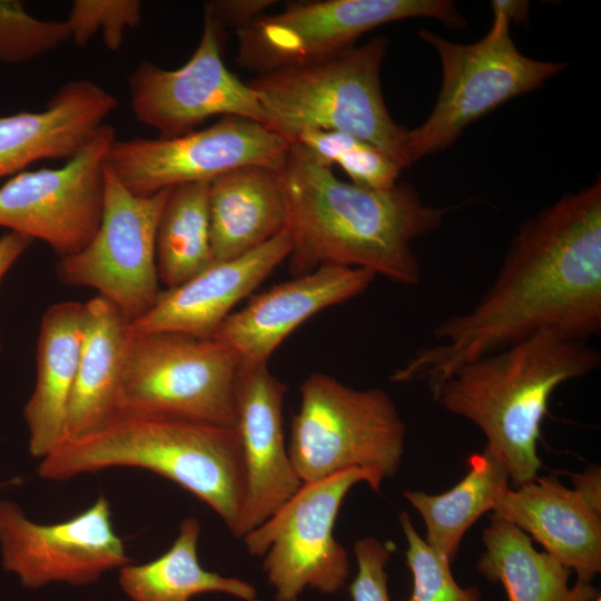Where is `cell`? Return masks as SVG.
<instances>
[{"label": "cell", "mask_w": 601, "mask_h": 601, "mask_svg": "<svg viewBox=\"0 0 601 601\" xmlns=\"http://www.w3.org/2000/svg\"><path fill=\"white\" fill-rule=\"evenodd\" d=\"M405 433L393 400L382 388L357 390L313 373L300 385L287 450L302 483L352 467L384 481L400 469Z\"/></svg>", "instance_id": "6"}, {"label": "cell", "mask_w": 601, "mask_h": 601, "mask_svg": "<svg viewBox=\"0 0 601 601\" xmlns=\"http://www.w3.org/2000/svg\"><path fill=\"white\" fill-rule=\"evenodd\" d=\"M169 190L134 195L105 165L99 227L85 248L59 259V279L97 290L98 296L117 306L130 321L146 314L161 292L156 236Z\"/></svg>", "instance_id": "11"}, {"label": "cell", "mask_w": 601, "mask_h": 601, "mask_svg": "<svg viewBox=\"0 0 601 601\" xmlns=\"http://www.w3.org/2000/svg\"><path fill=\"white\" fill-rule=\"evenodd\" d=\"M600 362V352L587 342L541 333L461 365L432 392L445 411L482 431L485 447L520 486L542 467L538 440L552 393Z\"/></svg>", "instance_id": "4"}, {"label": "cell", "mask_w": 601, "mask_h": 601, "mask_svg": "<svg viewBox=\"0 0 601 601\" xmlns=\"http://www.w3.org/2000/svg\"><path fill=\"white\" fill-rule=\"evenodd\" d=\"M492 11L501 12L511 23H525L529 14L528 1L494 0L491 2Z\"/></svg>", "instance_id": "36"}, {"label": "cell", "mask_w": 601, "mask_h": 601, "mask_svg": "<svg viewBox=\"0 0 601 601\" xmlns=\"http://www.w3.org/2000/svg\"><path fill=\"white\" fill-rule=\"evenodd\" d=\"M70 40L66 20H40L21 1L0 0V62H27Z\"/></svg>", "instance_id": "29"}, {"label": "cell", "mask_w": 601, "mask_h": 601, "mask_svg": "<svg viewBox=\"0 0 601 601\" xmlns=\"http://www.w3.org/2000/svg\"><path fill=\"white\" fill-rule=\"evenodd\" d=\"M387 40L375 37L327 59L258 75L248 86L268 128L289 144L309 130L341 131L386 152L403 168L405 128L385 105L381 66Z\"/></svg>", "instance_id": "5"}, {"label": "cell", "mask_w": 601, "mask_h": 601, "mask_svg": "<svg viewBox=\"0 0 601 601\" xmlns=\"http://www.w3.org/2000/svg\"><path fill=\"white\" fill-rule=\"evenodd\" d=\"M492 516L511 522L591 583L601 571V510L555 476L539 475L500 497Z\"/></svg>", "instance_id": "19"}, {"label": "cell", "mask_w": 601, "mask_h": 601, "mask_svg": "<svg viewBox=\"0 0 601 601\" xmlns=\"http://www.w3.org/2000/svg\"><path fill=\"white\" fill-rule=\"evenodd\" d=\"M398 521L407 542L406 563L413 589L404 601H483L476 585L461 587L451 572V563L440 556L418 535L410 515L402 511Z\"/></svg>", "instance_id": "30"}, {"label": "cell", "mask_w": 601, "mask_h": 601, "mask_svg": "<svg viewBox=\"0 0 601 601\" xmlns=\"http://www.w3.org/2000/svg\"><path fill=\"white\" fill-rule=\"evenodd\" d=\"M83 304L85 332L65 441L99 428L117 413L119 380L130 338V319L112 303L97 295Z\"/></svg>", "instance_id": "23"}, {"label": "cell", "mask_w": 601, "mask_h": 601, "mask_svg": "<svg viewBox=\"0 0 601 601\" xmlns=\"http://www.w3.org/2000/svg\"><path fill=\"white\" fill-rule=\"evenodd\" d=\"M572 483L588 502L601 510V472L598 466H590L582 473L572 474Z\"/></svg>", "instance_id": "35"}, {"label": "cell", "mask_w": 601, "mask_h": 601, "mask_svg": "<svg viewBox=\"0 0 601 601\" xmlns=\"http://www.w3.org/2000/svg\"><path fill=\"white\" fill-rule=\"evenodd\" d=\"M141 9L139 0H76L66 20L71 40L83 47L100 33L106 48L117 51L122 46L125 31L140 24Z\"/></svg>", "instance_id": "31"}, {"label": "cell", "mask_w": 601, "mask_h": 601, "mask_svg": "<svg viewBox=\"0 0 601 601\" xmlns=\"http://www.w3.org/2000/svg\"><path fill=\"white\" fill-rule=\"evenodd\" d=\"M289 148L286 139L263 124L221 117L178 137L116 138L106 165L131 194L149 196L181 184L210 181L244 166L279 169Z\"/></svg>", "instance_id": "12"}, {"label": "cell", "mask_w": 601, "mask_h": 601, "mask_svg": "<svg viewBox=\"0 0 601 601\" xmlns=\"http://www.w3.org/2000/svg\"><path fill=\"white\" fill-rule=\"evenodd\" d=\"M83 332V303H56L41 317L36 383L23 408L29 452L33 457L42 460L65 441Z\"/></svg>", "instance_id": "21"}, {"label": "cell", "mask_w": 601, "mask_h": 601, "mask_svg": "<svg viewBox=\"0 0 601 601\" xmlns=\"http://www.w3.org/2000/svg\"><path fill=\"white\" fill-rule=\"evenodd\" d=\"M466 465L465 476L444 493H403L425 523L426 543L450 563L455 560L466 531L480 516L492 512L510 489L506 467L487 447L470 454Z\"/></svg>", "instance_id": "26"}, {"label": "cell", "mask_w": 601, "mask_h": 601, "mask_svg": "<svg viewBox=\"0 0 601 601\" xmlns=\"http://www.w3.org/2000/svg\"><path fill=\"white\" fill-rule=\"evenodd\" d=\"M223 30L204 13L201 36L181 67L168 70L144 60L128 77L130 105L137 121L173 138L215 117H238L268 127L267 115L255 92L226 67Z\"/></svg>", "instance_id": "14"}, {"label": "cell", "mask_w": 601, "mask_h": 601, "mask_svg": "<svg viewBox=\"0 0 601 601\" xmlns=\"http://www.w3.org/2000/svg\"><path fill=\"white\" fill-rule=\"evenodd\" d=\"M296 276L323 266L364 268L414 286L422 270L412 244L436 230L449 208L426 205L408 183L371 189L338 179L293 145L278 169Z\"/></svg>", "instance_id": "2"}, {"label": "cell", "mask_w": 601, "mask_h": 601, "mask_svg": "<svg viewBox=\"0 0 601 601\" xmlns=\"http://www.w3.org/2000/svg\"><path fill=\"white\" fill-rule=\"evenodd\" d=\"M32 243L31 238L14 231H7L0 237V283Z\"/></svg>", "instance_id": "34"}, {"label": "cell", "mask_w": 601, "mask_h": 601, "mask_svg": "<svg viewBox=\"0 0 601 601\" xmlns=\"http://www.w3.org/2000/svg\"><path fill=\"white\" fill-rule=\"evenodd\" d=\"M200 523L185 518L171 546L160 556L121 566L118 582L131 601H191L203 593L217 592L243 601H260L249 582L206 570L198 559Z\"/></svg>", "instance_id": "25"}, {"label": "cell", "mask_w": 601, "mask_h": 601, "mask_svg": "<svg viewBox=\"0 0 601 601\" xmlns=\"http://www.w3.org/2000/svg\"><path fill=\"white\" fill-rule=\"evenodd\" d=\"M290 145L322 167L338 165L352 184L371 189L393 187L403 169L383 150L341 131H304Z\"/></svg>", "instance_id": "28"}, {"label": "cell", "mask_w": 601, "mask_h": 601, "mask_svg": "<svg viewBox=\"0 0 601 601\" xmlns=\"http://www.w3.org/2000/svg\"><path fill=\"white\" fill-rule=\"evenodd\" d=\"M593 601H601V597H598V598H597L595 600H593Z\"/></svg>", "instance_id": "37"}, {"label": "cell", "mask_w": 601, "mask_h": 601, "mask_svg": "<svg viewBox=\"0 0 601 601\" xmlns=\"http://www.w3.org/2000/svg\"><path fill=\"white\" fill-rule=\"evenodd\" d=\"M376 277L364 268L323 266L255 295L231 313L214 338L245 364L267 363L277 347L316 313L362 294Z\"/></svg>", "instance_id": "18"}, {"label": "cell", "mask_w": 601, "mask_h": 601, "mask_svg": "<svg viewBox=\"0 0 601 601\" xmlns=\"http://www.w3.org/2000/svg\"><path fill=\"white\" fill-rule=\"evenodd\" d=\"M290 252L292 240L285 229L242 256L213 262L185 283L161 290L146 314L130 321V333L214 337L231 309L287 259Z\"/></svg>", "instance_id": "17"}, {"label": "cell", "mask_w": 601, "mask_h": 601, "mask_svg": "<svg viewBox=\"0 0 601 601\" xmlns=\"http://www.w3.org/2000/svg\"><path fill=\"white\" fill-rule=\"evenodd\" d=\"M115 139L114 127L104 124L63 166L13 175L0 187V227L42 240L60 258L85 248L100 224Z\"/></svg>", "instance_id": "13"}, {"label": "cell", "mask_w": 601, "mask_h": 601, "mask_svg": "<svg viewBox=\"0 0 601 601\" xmlns=\"http://www.w3.org/2000/svg\"><path fill=\"white\" fill-rule=\"evenodd\" d=\"M242 364L231 346L214 337L130 333L117 413L169 414L235 427Z\"/></svg>", "instance_id": "8"}, {"label": "cell", "mask_w": 601, "mask_h": 601, "mask_svg": "<svg viewBox=\"0 0 601 601\" xmlns=\"http://www.w3.org/2000/svg\"><path fill=\"white\" fill-rule=\"evenodd\" d=\"M359 482L380 491L383 480L352 467L303 483L269 519L243 538L250 555L264 556L263 570L275 601H299L307 589L335 594L345 587L351 572L348 555L333 530L345 496Z\"/></svg>", "instance_id": "9"}, {"label": "cell", "mask_w": 601, "mask_h": 601, "mask_svg": "<svg viewBox=\"0 0 601 601\" xmlns=\"http://www.w3.org/2000/svg\"><path fill=\"white\" fill-rule=\"evenodd\" d=\"M357 573L349 585L352 601H391L387 590L386 564L393 543L367 536L354 543Z\"/></svg>", "instance_id": "32"}, {"label": "cell", "mask_w": 601, "mask_h": 601, "mask_svg": "<svg viewBox=\"0 0 601 601\" xmlns=\"http://www.w3.org/2000/svg\"><path fill=\"white\" fill-rule=\"evenodd\" d=\"M408 18H433L462 28L447 0H316L290 2L237 30L236 61L258 75L316 62L355 47L365 32Z\"/></svg>", "instance_id": "10"}, {"label": "cell", "mask_w": 601, "mask_h": 601, "mask_svg": "<svg viewBox=\"0 0 601 601\" xmlns=\"http://www.w3.org/2000/svg\"><path fill=\"white\" fill-rule=\"evenodd\" d=\"M208 215L214 260L242 256L287 227V205L279 171L250 165L209 181Z\"/></svg>", "instance_id": "22"}, {"label": "cell", "mask_w": 601, "mask_h": 601, "mask_svg": "<svg viewBox=\"0 0 601 601\" xmlns=\"http://www.w3.org/2000/svg\"><path fill=\"white\" fill-rule=\"evenodd\" d=\"M601 329V183L528 218L473 308L445 318L435 344L391 377L434 390L461 365L541 333L587 342Z\"/></svg>", "instance_id": "1"}, {"label": "cell", "mask_w": 601, "mask_h": 601, "mask_svg": "<svg viewBox=\"0 0 601 601\" xmlns=\"http://www.w3.org/2000/svg\"><path fill=\"white\" fill-rule=\"evenodd\" d=\"M277 3L274 0H215L205 3L204 13H207L223 28L225 26L238 27L250 23L266 9Z\"/></svg>", "instance_id": "33"}, {"label": "cell", "mask_w": 601, "mask_h": 601, "mask_svg": "<svg viewBox=\"0 0 601 601\" xmlns=\"http://www.w3.org/2000/svg\"><path fill=\"white\" fill-rule=\"evenodd\" d=\"M118 107L117 98L87 80L61 86L40 111L0 117V179L42 159H70Z\"/></svg>", "instance_id": "20"}, {"label": "cell", "mask_w": 601, "mask_h": 601, "mask_svg": "<svg viewBox=\"0 0 601 601\" xmlns=\"http://www.w3.org/2000/svg\"><path fill=\"white\" fill-rule=\"evenodd\" d=\"M0 548L4 570L30 589L53 582L90 584L131 562L104 494L56 523H37L14 502L0 501Z\"/></svg>", "instance_id": "15"}, {"label": "cell", "mask_w": 601, "mask_h": 601, "mask_svg": "<svg viewBox=\"0 0 601 601\" xmlns=\"http://www.w3.org/2000/svg\"><path fill=\"white\" fill-rule=\"evenodd\" d=\"M287 387L264 364H242L236 384V430L245 466V496L236 538L269 519L303 484L284 434Z\"/></svg>", "instance_id": "16"}, {"label": "cell", "mask_w": 601, "mask_h": 601, "mask_svg": "<svg viewBox=\"0 0 601 601\" xmlns=\"http://www.w3.org/2000/svg\"><path fill=\"white\" fill-rule=\"evenodd\" d=\"M485 551L477 571L501 583L508 601H593L600 591L591 583L575 581L572 571L545 551L535 550L532 539L509 521L491 515L483 530Z\"/></svg>", "instance_id": "24"}, {"label": "cell", "mask_w": 601, "mask_h": 601, "mask_svg": "<svg viewBox=\"0 0 601 601\" xmlns=\"http://www.w3.org/2000/svg\"><path fill=\"white\" fill-rule=\"evenodd\" d=\"M418 37L440 57L442 86L428 117L406 130L404 152L408 166L449 148L470 124L512 98L538 89L565 67L524 56L511 38L510 21L497 11H493L487 33L470 45L449 41L425 29L418 31Z\"/></svg>", "instance_id": "7"}, {"label": "cell", "mask_w": 601, "mask_h": 601, "mask_svg": "<svg viewBox=\"0 0 601 601\" xmlns=\"http://www.w3.org/2000/svg\"><path fill=\"white\" fill-rule=\"evenodd\" d=\"M112 467L144 469L173 481L235 534L245 496L236 427L169 414L116 413L99 428L63 441L41 460L38 473L65 481Z\"/></svg>", "instance_id": "3"}, {"label": "cell", "mask_w": 601, "mask_h": 601, "mask_svg": "<svg viewBox=\"0 0 601 601\" xmlns=\"http://www.w3.org/2000/svg\"><path fill=\"white\" fill-rule=\"evenodd\" d=\"M209 181H195L170 188L156 236L159 280L176 287L214 260L208 215Z\"/></svg>", "instance_id": "27"}]
</instances>
